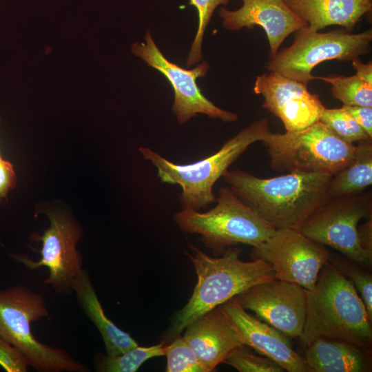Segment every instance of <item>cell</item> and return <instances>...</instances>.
<instances>
[{"label": "cell", "mask_w": 372, "mask_h": 372, "mask_svg": "<svg viewBox=\"0 0 372 372\" xmlns=\"http://www.w3.org/2000/svg\"><path fill=\"white\" fill-rule=\"evenodd\" d=\"M352 66L356 71V75L360 79L372 84V63L371 61L366 63H362L358 57L352 61Z\"/></svg>", "instance_id": "d6a6232c"}, {"label": "cell", "mask_w": 372, "mask_h": 372, "mask_svg": "<svg viewBox=\"0 0 372 372\" xmlns=\"http://www.w3.org/2000/svg\"><path fill=\"white\" fill-rule=\"evenodd\" d=\"M372 320L353 284L331 264L322 268L315 287L307 290L302 342L319 337L353 343L371 352Z\"/></svg>", "instance_id": "3957f363"}, {"label": "cell", "mask_w": 372, "mask_h": 372, "mask_svg": "<svg viewBox=\"0 0 372 372\" xmlns=\"http://www.w3.org/2000/svg\"><path fill=\"white\" fill-rule=\"evenodd\" d=\"M189 247L193 255L188 256L197 283L188 302L176 313L165 341L172 340L198 318L250 287L276 279L269 262L261 259L241 260L240 248L229 247L222 256L214 258L194 246Z\"/></svg>", "instance_id": "7a4b0ae2"}, {"label": "cell", "mask_w": 372, "mask_h": 372, "mask_svg": "<svg viewBox=\"0 0 372 372\" xmlns=\"http://www.w3.org/2000/svg\"><path fill=\"white\" fill-rule=\"evenodd\" d=\"M372 138V107L351 106L343 105L342 107Z\"/></svg>", "instance_id": "4dcf8cb0"}, {"label": "cell", "mask_w": 372, "mask_h": 372, "mask_svg": "<svg viewBox=\"0 0 372 372\" xmlns=\"http://www.w3.org/2000/svg\"><path fill=\"white\" fill-rule=\"evenodd\" d=\"M240 333L245 345L255 349L288 372H310L304 357L296 353L288 336L249 315L235 298L219 305Z\"/></svg>", "instance_id": "2e32d148"}, {"label": "cell", "mask_w": 372, "mask_h": 372, "mask_svg": "<svg viewBox=\"0 0 372 372\" xmlns=\"http://www.w3.org/2000/svg\"><path fill=\"white\" fill-rule=\"evenodd\" d=\"M245 309L288 337L300 338L307 313V289L278 279L254 285L234 297Z\"/></svg>", "instance_id": "4fadbf2b"}, {"label": "cell", "mask_w": 372, "mask_h": 372, "mask_svg": "<svg viewBox=\"0 0 372 372\" xmlns=\"http://www.w3.org/2000/svg\"><path fill=\"white\" fill-rule=\"evenodd\" d=\"M309 28L318 31L338 25L352 31L361 18L371 11L372 0H285Z\"/></svg>", "instance_id": "ac0fdd59"}, {"label": "cell", "mask_w": 372, "mask_h": 372, "mask_svg": "<svg viewBox=\"0 0 372 372\" xmlns=\"http://www.w3.org/2000/svg\"><path fill=\"white\" fill-rule=\"evenodd\" d=\"M242 6L235 10L221 8L219 16L223 26L229 31L259 25L265 31L269 44V57L273 59L285 39L306 27L285 0H241Z\"/></svg>", "instance_id": "9a60e30c"}, {"label": "cell", "mask_w": 372, "mask_h": 372, "mask_svg": "<svg viewBox=\"0 0 372 372\" xmlns=\"http://www.w3.org/2000/svg\"><path fill=\"white\" fill-rule=\"evenodd\" d=\"M329 262L348 278L360 292L369 317L372 320V275L349 259L331 255Z\"/></svg>", "instance_id": "484cf974"}, {"label": "cell", "mask_w": 372, "mask_h": 372, "mask_svg": "<svg viewBox=\"0 0 372 372\" xmlns=\"http://www.w3.org/2000/svg\"><path fill=\"white\" fill-rule=\"evenodd\" d=\"M167 372H208L183 337L178 335L165 345Z\"/></svg>", "instance_id": "cb8c5ba5"}, {"label": "cell", "mask_w": 372, "mask_h": 372, "mask_svg": "<svg viewBox=\"0 0 372 372\" xmlns=\"http://www.w3.org/2000/svg\"><path fill=\"white\" fill-rule=\"evenodd\" d=\"M229 0H190L198 12V25L196 36L191 45L187 58V66L198 63L203 59L202 43L204 34L216 8L220 5H227Z\"/></svg>", "instance_id": "4316f807"}, {"label": "cell", "mask_w": 372, "mask_h": 372, "mask_svg": "<svg viewBox=\"0 0 372 372\" xmlns=\"http://www.w3.org/2000/svg\"><path fill=\"white\" fill-rule=\"evenodd\" d=\"M332 176L295 171L262 178L238 169H228L223 176L235 194L275 229L296 230L329 199Z\"/></svg>", "instance_id": "6da1fadb"}, {"label": "cell", "mask_w": 372, "mask_h": 372, "mask_svg": "<svg viewBox=\"0 0 372 372\" xmlns=\"http://www.w3.org/2000/svg\"><path fill=\"white\" fill-rule=\"evenodd\" d=\"M358 237L362 249L372 260V216L362 225L358 226Z\"/></svg>", "instance_id": "1f68e13d"}, {"label": "cell", "mask_w": 372, "mask_h": 372, "mask_svg": "<svg viewBox=\"0 0 372 372\" xmlns=\"http://www.w3.org/2000/svg\"><path fill=\"white\" fill-rule=\"evenodd\" d=\"M320 121L344 141L353 143L372 139L355 120L342 107L323 110Z\"/></svg>", "instance_id": "d4e9b609"}, {"label": "cell", "mask_w": 372, "mask_h": 372, "mask_svg": "<svg viewBox=\"0 0 372 372\" xmlns=\"http://www.w3.org/2000/svg\"><path fill=\"white\" fill-rule=\"evenodd\" d=\"M262 142L270 157L271 167L278 172L334 176L351 162L356 149V145L344 141L320 121L299 131L269 132Z\"/></svg>", "instance_id": "52a82bcc"}, {"label": "cell", "mask_w": 372, "mask_h": 372, "mask_svg": "<svg viewBox=\"0 0 372 372\" xmlns=\"http://www.w3.org/2000/svg\"><path fill=\"white\" fill-rule=\"evenodd\" d=\"M50 227L35 239L41 241V258L34 261L23 254L12 258L30 270L45 267L50 271L43 283L59 293L71 294L75 278L83 271V258L76 245L81 238V227L69 216L56 211L48 213Z\"/></svg>", "instance_id": "7c38bea8"}, {"label": "cell", "mask_w": 372, "mask_h": 372, "mask_svg": "<svg viewBox=\"0 0 372 372\" xmlns=\"http://www.w3.org/2000/svg\"><path fill=\"white\" fill-rule=\"evenodd\" d=\"M216 206L207 212L182 209L174 220L185 232L200 236L215 255L239 243L256 247L276 230L245 204L229 187L220 188Z\"/></svg>", "instance_id": "8992f818"}, {"label": "cell", "mask_w": 372, "mask_h": 372, "mask_svg": "<svg viewBox=\"0 0 372 372\" xmlns=\"http://www.w3.org/2000/svg\"><path fill=\"white\" fill-rule=\"evenodd\" d=\"M372 184V139L358 142L351 162L332 176L328 187L329 198L364 192Z\"/></svg>", "instance_id": "44dd1931"}, {"label": "cell", "mask_w": 372, "mask_h": 372, "mask_svg": "<svg viewBox=\"0 0 372 372\" xmlns=\"http://www.w3.org/2000/svg\"><path fill=\"white\" fill-rule=\"evenodd\" d=\"M183 338L208 372L245 345L236 327L218 306L189 324Z\"/></svg>", "instance_id": "e0dca14e"}, {"label": "cell", "mask_w": 372, "mask_h": 372, "mask_svg": "<svg viewBox=\"0 0 372 372\" xmlns=\"http://www.w3.org/2000/svg\"><path fill=\"white\" fill-rule=\"evenodd\" d=\"M225 363L240 372H282L285 370L267 357L256 355L244 348V345L233 350Z\"/></svg>", "instance_id": "83f0119b"}, {"label": "cell", "mask_w": 372, "mask_h": 372, "mask_svg": "<svg viewBox=\"0 0 372 372\" xmlns=\"http://www.w3.org/2000/svg\"><path fill=\"white\" fill-rule=\"evenodd\" d=\"M144 39L145 42H136L132 45V52L148 66L161 72L171 84L174 94L172 109L178 123H186L199 114L225 122L238 120L236 113L214 105L198 86L197 79L204 77L209 70L207 61L201 62L193 69H185L164 56L149 30L146 31Z\"/></svg>", "instance_id": "30bf717a"}, {"label": "cell", "mask_w": 372, "mask_h": 372, "mask_svg": "<svg viewBox=\"0 0 372 372\" xmlns=\"http://www.w3.org/2000/svg\"><path fill=\"white\" fill-rule=\"evenodd\" d=\"M269 132L267 118L256 121L226 141L216 152L188 164L173 163L149 147H140L138 150L156 168L162 183L180 186L182 209L199 211L215 202V183L232 163Z\"/></svg>", "instance_id": "277c9868"}, {"label": "cell", "mask_w": 372, "mask_h": 372, "mask_svg": "<svg viewBox=\"0 0 372 372\" xmlns=\"http://www.w3.org/2000/svg\"><path fill=\"white\" fill-rule=\"evenodd\" d=\"M165 344L136 347L115 357L101 355L95 360L94 367L100 372H135L147 360L165 355Z\"/></svg>", "instance_id": "603a6c76"}, {"label": "cell", "mask_w": 372, "mask_h": 372, "mask_svg": "<svg viewBox=\"0 0 372 372\" xmlns=\"http://www.w3.org/2000/svg\"><path fill=\"white\" fill-rule=\"evenodd\" d=\"M331 255L323 245L289 228L276 229L251 253L253 260L261 259L271 265L276 279L298 284L308 291L315 287Z\"/></svg>", "instance_id": "8fae6325"}, {"label": "cell", "mask_w": 372, "mask_h": 372, "mask_svg": "<svg viewBox=\"0 0 372 372\" xmlns=\"http://www.w3.org/2000/svg\"><path fill=\"white\" fill-rule=\"evenodd\" d=\"M17 176L11 163L0 158V203L6 198L10 189L14 188Z\"/></svg>", "instance_id": "f546056e"}, {"label": "cell", "mask_w": 372, "mask_h": 372, "mask_svg": "<svg viewBox=\"0 0 372 372\" xmlns=\"http://www.w3.org/2000/svg\"><path fill=\"white\" fill-rule=\"evenodd\" d=\"M370 354L353 343L319 337L307 346L304 358L310 372H366Z\"/></svg>", "instance_id": "d6986e66"}, {"label": "cell", "mask_w": 372, "mask_h": 372, "mask_svg": "<svg viewBox=\"0 0 372 372\" xmlns=\"http://www.w3.org/2000/svg\"><path fill=\"white\" fill-rule=\"evenodd\" d=\"M371 41V30L358 34L342 30L320 32L307 25L295 32L293 43L270 59L266 68L307 85L318 79L311 74L317 65L333 59L352 61L368 53Z\"/></svg>", "instance_id": "ba28073f"}, {"label": "cell", "mask_w": 372, "mask_h": 372, "mask_svg": "<svg viewBox=\"0 0 372 372\" xmlns=\"http://www.w3.org/2000/svg\"><path fill=\"white\" fill-rule=\"evenodd\" d=\"M317 77L331 85L333 96L342 101L343 105L372 107V84L356 74L351 76L328 75Z\"/></svg>", "instance_id": "7402d4cb"}, {"label": "cell", "mask_w": 372, "mask_h": 372, "mask_svg": "<svg viewBox=\"0 0 372 372\" xmlns=\"http://www.w3.org/2000/svg\"><path fill=\"white\" fill-rule=\"evenodd\" d=\"M72 288L81 309L99 331L107 356L115 357L138 346L129 333L117 327L106 316L87 270L83 269Z\"/></svg>", "instance_id": "ffe728a7"}, {"label": "cell", "mask_w": 372, "mask_h": 372, "mask_svg": "<svg viewBox=\"0 0 372 372\" xmlns=\"http://www.w3.org/2000/svg\"><path fill=\"white\" fill-rule=\"evenodd\" d=\"M43 297L24 285L0 290V337L18 349L39 372H87L66 351L39 341L31 323L48 317Z\"/></svg>", "instance_id": "5b68a950"}, {"label": "cell", "mask_w": 372, "mask_h": 372, "mask_svg": "<svg viewBox=\"0 0 372 372\" xmlns=\"http://www.w3.org/2000/svg\"><path fill=\"white\" fill-rule=\"evenodd\" d=\"M0 366L7 372H26L30 363L19 349L0 337Z\"/></svg>", "instance_id": "f1b7e54d"}, {"label": "cell", "mask_w": 372, "mask_h": 372, "mask_svg": "<svg viewBox=\"0 0 372 372\" xmlns=\"http://www.w3.org/2000/svg\"><path fill=\"white\" fill-rule=\"evenodd\" d=\"M0 122H1V119H0ZM1 158V156H0V158Z\"/></svg>", "instance_id": "836d02e7"}, {"label": "cell", "mask_w": 372, "mask_h": 372, "mask_svg": "<svg viewBox=\"0 0 372 372\" xmlns=\"http://www.w3.org/2000/svg\"><path fill=\"white\" fill-rule=\"evenodd\" d=\"M253 90L263 96L262 107L279 118L287 132L303 130L320 121L325 109L307 85L277 72L257 76Z\"/></svg>", "instance_id": "5bb4252c"}, {"label": "cell", "mask_w": 372, "mask_h": 372, "mask_svg": "<svg viewBox=\"0 0 372 372\" xmlns=\"http://www.w3.org/2000/svg\"><path fill=\"white\" fill-rule=\"evenodd\" d=\"M372 216V192L329 198L303 223L300 231L313 240L328 245L358 265H371L362 249L358 223Z\"/></svg>", "instance_id": "9c48e42d"}]
</instances>
